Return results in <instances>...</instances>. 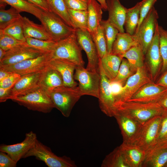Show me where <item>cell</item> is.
I'll return each instance as SVG.
<instances>
[{
	"label": "cell",
	"instance_id": "ac0fdd59",
	"mask_svg": "<svg viewBox=\"0 0 167 167\" xmlns=\"http://www.w3.org/2000/svg\"><path fill=\"white\" fill-rule=\"evenodd\" d=\"M158 26V24L153 39L145 55V60L152 79L156 77L160 70L161 71L162 65L160 49Z\"/></svg>",
	"mask_w": 167,
	"mask_h": 167
},
{
	"label": "cell",
	"instance_id": "e0dca14e",
	"mask_svg": "<svg viewBox=\"0 0 167 167\" xmlns=\"http://www.w3.org/2000/svg\"><path fill=\"white\" fill-rule=\"evenodd\" d=\"M42 70L21 76L11 88L10 99L40 88V81Z\"/></svg>",
	"mask_w": 167,
	"mask_h": 167
},
{
	"label": "cell",
	"instance_id": "9f6ffc18",
	"mask_svg": "<svg viewBox=\"0 0 167 167\" xmlns=\"http://www.w3.org/2000/svg\"><path fill=\"white\" fill-rule=\"evenodd\" d=\"M6 51L0 48V61L5 56Z\"/></svg>",
	"mask_w": 167,
	"mask_h": 167
},
{
	"label": "cell",
	"instance_id": "44dd1931",
	"mask_svg": "<svg viewBox=\"0 0 167 167\" xmlns=\"http://www.w3.org/2000/svg\"><path fill=\"white\" fill-rule=\"evenodd\" d=\"M119 147L128 167H142L146 156L145 151L135 144L124 142Z\"/></svg>",
	"mask_w": 167,
	"mask_h": 167
},
{
	"label": "cell",
	"instance_id": "8d00e7d4",
	"mask_svg": "<svg viewBox=\"0 0 167 167\" xmlns=\"http://www.w3.org/2000/svg\"><path fill=\"white\" fill-rule=\"evenodd\" d=\"M100 24L104 29L107 42L108 53H111L113 44L119 31L108 19L102 20Z\"/></svg>",
	"mask_w": 167,
	"mask_h": 167
},
{
	"label": "cell",
	"instance_id": "6da1fadb",
	"mask_svg": "<svg viewBox=\"0 0 167 167\" xmlns=\"http://www.w3.org/2000/svg\"><path fill=\"white\" fill-rule=\"evenodd\" d=\"M115 112L116 110L122 111L143 124L152 118L161 115L165 109L157 102L129 101L118 103L115 104Z\"/></svg>",
	"mask_w": 167,
	"mask_h": 167
},
{
	"label": "cell",
	"instance_id": "4316f807",
	"mask_svg": "<svg viewBox=\"0 0 167 167\" xmlns=\"http://www.w3.org/2000/svg\"><path fill=\"white\" fill-rule=\"evenodd\" d=\"M24 34L26 38L31 37L42 40H51L44 26L35 23L26 17H22Z\"/></svg>",
	"mask_w": 167,
	"mask_h": 167
},
{
	"label": "cell",
	"instance_id": "f35d334b",
	"mask_svg": "<svg viewBox=\"0 0 167 167\" xmlns=\"http://www.w3.org/2000/svg\"><path fill=\"white\" fill-rule=\"evenodd\" d=\"M22 17L19 19L0 31L9 35L21 41L26 42L23 31Z\"/></svg>",
	"mask_w": 167,
	"mask_h": 167
},
{
	"label": "cell",
	"instance_id": "4fadbf2b",
	"mask_svg": "<svg viewBox=\"0 0 167 167\" xmlns=\"http://www.w3.org/2000/svg\"><path fill=\"white\" fill-rule=\"evenodd\" d=\"M161 115L155 116L143 125L139 136L135 144L147 153L155 145L161 121Z\"/></svg>",
	"mask_w": 167,
	"mask_h": 167
},
{
	"label": "cell",
	"instance_id": "f5cc1de1",
	"mask_svg": "<svg viewBox=\"0 0 167 167\" xmlns=\"http://www.w3.org/2000/svg\"><path fill=\"white\" fill-rule=\"evenodd\" d=\"M157 102L162 107L167 109V92Z\"/></svg>",
	"mask_w": 167,
	"mask_h": 167
},
{
	"label": "cell",
	"instance_id": "ab89813d",
	"mask_svg": "<svg viewBox=\"0 0 167 167\" xmlns=\"http://www.w3.org/2000/svg\"><path fill=\"white\" fill-rule=\"evenodd\" d=\"M158 29L160 49L162 60L161 72L163 73L167 71V30L159 25Z\"/></svg>",
	"mask_w": 167,
	"mask_h": 167
},
{
	"label": "cell",
	"instance_id": "7bdbcfd3",
	"mask_svg": "<svg viewBox=\"0 0 167 167\" xmlns=\"http://www.w3.org/2000/svg\"><path fill=\"white\" fill-rule=\"evenodd\" d=\"M161 121L159 131L154 147L156 145L167 144V109L161 115Z\"/></svg>",
	"mask_w": 167,
	"mask_h": 167
},
{
	"label": "cell",
	"instance_id": "277c9868",
	"mask_svg": "<svg viewBox=\"0 0 167 167\" xmlns=\"http://www.w3.org/2000/svg\"><path fill=\"white\" fill-rule=\"evenodd\" d=\"M75 31L67 38L57 42L51 52L52 59L62 58L70 61L77 66H84L82 49L77 42Z\"/></svg>",
	"mask_w": 167,
	"mask_h": 167
},
{
	"label": "cell",
	"instance_id": "8fae6325",
	"mask_svg": "<svg viewBox=\"0 0 167 167\" xmlns=\"http://www.w3.org/2000/svg\"><path fill=\"white\" fill-rule=\"evenodd\" d=\"M51 59V53H44L34 58L11 65H0V67L22 76L42 70L48 65L49 61Z\"/></svg>",
	"mask_w": 167,
	"mask_h": 167
},
{
	"label": "cell",
	"instance_id": "2e32d148",
	"mask_svg": "<svg viewBox=\"0 0 167 167\" xmlns=\"http://www.w3.org/2000/svg\"><path fill=\"white\" fill-rule=\"evenodd\" d=\"M37 140L36 134L30 131L25 134L24 139L20 143L11 145H1L0 151L6 153L17 162L20 159L23 158L33 147Z\"/></svg>",
	"mask_w": 167,
	"mask_h": 167
},
{
	"label": "cell",
	"instance_id": "f546056e",
	"mask_svg": "<svg viewBox=\"0 0 167 167\" xmlns=\"http://www.w3.org/2000/svg\"><path fill=\"white\" fill-rule=\"evenodd\" d=\"M141 4V1L127 10L124 26L126 32L131 35L135 34L138 24Z\"/></svg>",
	"mask_w": 167,
	"mask_h": 167
},
{
	"label": "cell",
	"instance_id": "ee69618b",
	"mask_svg": "<svg viewBox=\"0 0 167 167\" xmlns=\"http://www.w3.org/2000/svg\"><path fill=\"white\" fill-rule=\"evenodd\" d=\"M156 1L157 0H143L141 1L139 21L136 31L142 22L154 7V5Z\"/></svg>",
	"mask_w": 167,
	"mask_h": 167
},
{
	"label": "cell",
	"instance_id": "ffe728a7",
	"mask_svg": "<svg viewBox=\"0 0 167 167\" xmlns=\"http://www.w3.org/2000/svg\"><path fill=\"white\" fill-rule=\"evenodd\" d=\"M48 65L57 70L62 78L64 86L69 87L77 86V83L74 78V72L77 65L68 60L62 58H52Z\"/></svg>",
	"mask_w": 167,
	"mask_h": 167
},
{
	"label": "cell",
	"instance_id": "9a60e30c",
	"mask_svg": "<svg viewBox=\"0 0 167 167\" xmlns=\"http://www.w3.org/2000/svg\"><path fill=\"white\" fill-rule=\"evenodd\" d=\"M44 54L28 44L17 46L6 51L0 65L14 64L25 60L34 58Z\"/></svg>",
	"mask_w": 167,
	"mask_h": 167
},
{
	"label": "cell",
	"instance_id": "30bf717a",
	"mask_svg": "<svg viewBox=\"0 0 167 167\" xmlns=\"http://www.w3.org/2000/svg\"><path fill=\"white\" fill-rule=\"evenodd\" d=\"M152 82L144 66L138 68L136 72L127 79L121 92L115 98V105L119 102L128 101L140 88Z\"/></svg>",
	"mask_w": 167,
	"mask_h": 167
},
{
	"label": "cell",
	"instance_id": "8992f818",
	"mask_svg": "<svg viewBox=\"0 0 167 167\" xmlns=\"http://www.w3.org/2000/svg\"><path fill=\"white\" fill-rule=\"evenodd\" d=\"M33 156L44 162L49 167H75V162L66 156H59L54 153L51 149L37 139L33 147L23 158Z\"/></svg>",
	"mask_w": 167,
	"mask_h": 167
},
{
	"label": "cell",
	"instance_id": "f6af8a7d",
	"mask_svg": "<svg viewBox=\"0 0 167 167\" xmlns=\"http://www.w3.org/2000/svg\"><path fill=\"white\" fill-rule=\"evenodd\" d=\"M67 8L77 10H87L89 0H64Z\"/></svg>",
	"mask_w": 167,
	"mask_h": 167
},
{
	"label": "cell",
	"instance_id": "74e56055",
	"mask_svg": "<svg viewBox=\"0 0 167 167\" xmlns=\"http://www.w3.org/2000/svg\"><path fill=\"white\" fill-rule=\"evenodd\" d=\"M26 42L30 46L43 53H51L57 42L50 40H42L31 37L26 38Z\"/></svg>",
	"mask_w": 167,
	"mask_h": 167
},
{
	"label": "cell",
	"instance_id": "603a6c76",
	"mask_svg": "<svg viewBox=\"0 0 167 167\" xmlns=\"http://www.w3.org/2000/svg\"><path fill=\"white\" fill-rule=\"evenodd\" d=\"M167 163V144L156 145L146 153L142 167H164Z\"/></svg>",
	"mask_w": 167,
	"mask_h": 167
},
{
	"label": "cell",
	"instance_id": "7a4b0ae2",
	"mask_svg": "<svg viewBox=\"0 0 167 167\" xmlns=\"http://www.w3.org/2000/svg\"><path fill=\"white\" fill-rule=\"evenodd\" d=\"M54 105L66 117L69 116L74 105L82 96L78 86H62L48 92Z\"/></svg>",
	"mask_w": 167,
	"mask_h": 167
},
{
	"label": "cell",
	"instance_id": "d4e9b609",
	"mask_svg": "<svg viewBox=\"0 0 167 167\" xmlns=\"http://www.w3.org/2000/svg\"><path fill=\"white\" fill-rule=\"evenodd\" d=\"M139 44L134 36L126 32H119L114 42L111 53L122 58V55L131 47Z\"/></svg>",
	"mask_w": 167,
	"mask_h": 167
},
{
	"label": "cell",
	"instance_id": "5b68a950",
	"mask_svg": "<svg viewBox=\"0 0 167 167\" xmlns=\"http://www.w3.org/2000/svg\"><path fill=\"white\" fill-rule=\"evenodd\" d=\"M39 20L51 40L56 42L67 38L75 30L51 11H43Z\"/></svg>",
	"mask_w": 167,
	"mask_h": 167
},
{
	"label": "cell",
	"instance_id": "836d02e7",
	"mask_svg": "<svg viewBox=\"0 0 167 167\" xmlns=\"http://www.w3.org/2000/svg\"><path fill=\"white\" fill-rule=\"evenodd\" d=\"M102 167H128L120 150L119 147L107 155L101 164Z\"/></svg>",
	"mask_w": 167,
	"mask_h": 167
},
{
	"label": "cell",
	"instance_id": "52a82bcc",
	"mask_svg": "<svg viewBox=\"0 0 167 167\" xmlns=\"http://www.w3.org/2000/svg\"><path fill=\"white\" fill-rule=\"evenodd\" d=\"M74 78L79 82L78 87L82 96L89 95L98 98L101 76L99 71H93L77 66Z\"/></svg>",
	"mask_w": 167,
	"mask_h": 167
},
{
	"label": "cell",
	"instance_id": "484cf974",
	"mask_svg": "<svg viewBox=\"0 0 167 167\" xmlns=\"http://www.w3.org/2000/svg\"><path fill=\"white\" fill-rule=\"evenodd\" d=\"M122 58L108 53L100 58L99 61L104 73L110 82L116 76Z\"/></svg>",
	"mask_w": 167,
	"mask_h": 167
},
{
	"label": "cell",
	"instance_id": "11a10c76",
	"mask_svg": "<svg viewBox=\"0 0 167 167\" xmlns=\"http://www.w3.org/2000/svg\"><path fill=\"white\" fill-rule=\"evenodd\" d=\"M101 5L102 9L105 11L107 10V7L106 0H96Z\"/></svg>",
	"mask_w": 167,
	"mask_h": 167
},
{
	"label": "cell",
	"instance_id": "7c38bea8",
	"mask_svg": "<svg viewBox=\"0 0 167 167\" xmlns=\"http://www.w3.org/2000/svg\"><path fill=\"white\" fill-rule=\"evenodd\" d=\"M75 35L79 45L85 52L88 59L87 69L99 71L100 58L95 45L88 30L75 29Z\"/></svg>",
	"mask_w": 167,
	"mask_h": 167
},
{
	"label": "cell",
	"instance_id": "d6986e66",
	"mask_svg": "<svg viewBox=\"0 0 167 167\" xmlns=\"http://www.w3.org/2000/svg\"><path fill=\"white\" fill-rule=\"evenodd\" d=\"M166 92L167 88L152 82L140 88L128 101L145 103L157 102Z\"/></svg>",
	"mask_w": 167,
	"mask_h": 167
},
{
	"label": "cell",
	"instance_id": "3957f363",
	"mask_svg": "<svg viewBox=\"0 0 167 167\" xmlns=\"http://www.w3.org/2000/svg\"><path fill=\"white\" fill-rule=\"evenodd\" d=\"M11 100L28 109L44 113L50 112L54 108L48 93L41 88Z\"/></svg>",
	"mask_w": 167,
	"mask_h": 167
},
{
	"label": "cell",
	"instance_id": "f1b7e54d",
	"mask_svg": "<svg viewBox=\"0 0 167 167\" xmlns=\"http://www.w3.org/2000/svg\"><path fill=\"white\" fill-rule=\"evenodd\" d=\"M144 56L142 48L139 44L130 48L122 57L127 59L131 70L135 73L138 68L144 67Z\"/></svg>",
	"mask_w": 167,
	"mask_h": 167
},
{
	"label": "cell",
	"instance_id": "816d5d0a",
	"mask_svg": "<svg viewBox=\"0 0 167 167\" xmlns=\"http://www.w3.org/2000/svg\"><path fill=\"white\" fill-rule=\"evenodd\" d=\"M156 84L158 85L167 88V71L163 73Z\"/></svg>",
	"mask_w": 167,
	"mask_h": 167
},
{
	"label": "cell",
	"instance_id": "5bb4252c",
	"mask_svg": "<svg viewBox=\"0 0 167 167\" xmlns=\"http://www.w3.org/2000/svg\"><path fill=\"white\" fill-rule=\"evenodd\" d=\"M101 82L99 103L101 111L107 116L114 117L115 113V101L113 94L110 81L105 74L99 61Z\"/></svg>",
	"mask_w": 167,
	"mask_h": 167
},
{
	"label": "cell",
	"instance_id": "1f68e13d",
	"mask_svg": "<svg viewBox=\"0 0 167 167\" xmlns=\"http://www.w3.org/2000/svg\"><path fill=\"white\" fill-rule=\"evenodd\" d=\"M67 10L73 28L75 29L88 30V10H77L68 8Z\"/></svg>",
	"mask_w": 167,
	"mask_h": 167
},
{
	"label": "cell",
	"instance_id": "bcb514c9",
	"mask_svg": "<svg viewBox=\"0 0 167 167\" xmlns=\"http://www.w3.org/2000/svg\"><path fill=\"white\" fill-rule=\"evenodd\" d=\"M21 76L19 74L12 73L0 81V87L4 88H12Z\"/></svg>",
	"mask_w": 167,
	"mask_h": 167
},
{
	"label": "cell",
	"instance_id": "ba28073f",
	"mask_svg": "<svg viewBox=\"0 0 167 167\" xmlns=\"http://www.w3.org/2000/svg\"><path fill=\"white\" fill-rule=\"evenodd\" d=\"M157 12L153 7L133 35L141 46L144 55L152 42L158 24Z\"/></svg>",
	"mask_w": 167,
	"mask_h": 167
},
{
	"label": "cell",
	"instance_id": "b9f144b4",
	"mask_svg": "<svg viewBox=\"0 0 167 167\" xmlns=\"http://www.w3.org/2000/svg\"><path fill=\"white\" fill-rule=\"evenodd\" d=\"M28 44L26 42L18 40L0 31V48L6 51L19 46Z\"/></svg>",
	"mask_w": 167,
	"mask_h": 167
},
{
	"label": "cell",
	"instance_id": "60d3db41",
	"mask_svg": "<svg viewBox=\"0 0 167 167\" xmlns=\"http://www.w3.org/2000/svg\"><path fill=\"white\" fill-rule=\"evenodd\" d=\"M134 73L131 70L127 59L123 58L117 75L111 82H119L123 84L125 80Z\"/></svg>",
	"mask_w": 167,
	"mask_h": 167
},
{
	"label": "cell",
	"instance_id": "d590c367",
	"mask_svg": "<svg viewBox=\"0 0 167 167\" xmlns=\"http://www.w3.org/2000/svg\"><path fill=\"white\" fill-rule=\"evenodd\" d=\"M5 8L0 7V30L4 29L22 16L20 12L12 7L7 10Z\"/></svg>",
	"mask_w": 167,
	"mask_h": 167
},
{
	"label": "cell",
	"instance_id": "9c48e42d",
	"mask_svg": "<svg viewBox=\"0 0 167 167\" xmlns=\"http://www.w3.org/2000/svg\"><path fill=\"white\" fill-rule=\"evenodd\" d=\"M113 117L121 130L123 142L135 144L139 136L143 124L121 110H116Z\"/></svg>",
	"mask_w": 167,
	"mask_h": 167
},
{
	"label": "cell",
	"instance_id": "c3c4849f",
	"mask_svg": "<svg viewBox=\"0 0 167 167\" xmlns=\"http://www.w3.org/2000/svg\"><path fill=\"white\" fill-rule=\"evenodd\" d=\"M26 0L34 4L44 11H51L49 5L46 0Z\"/></svg>",
	"mask_w": 167,
	"mask_h": 167
},
{
	"label": "cell",
	"instance_id": "6f0895ef",
	"mask_svg": "<svg viewBox=\"0 0 167 167\" xmlns=\"http://www.w3.org/2000/svg\"><path fill=\"white\" fill-rule=\"evenodd\" d=\"M164 167H167V163H166V164L165 165Z\"/></svg>",
	"mask_w": 167,
	"mask_h": 167
},
{
	"label": "cell",
	"instance_id": "f907efd6",
	"mask_svg": "<svg viewBox=\"0 0 167 167\" xmlns=\"http://www.w3.org/2000/svg\"><path fill=\"white\" fill-rule=\"evenodd\" d=\"M11 88H4L0 87V103L5 102L7 100L10 99V90Z\"/></svg>",
	"mask_w": 167,
	"mask_h": 167
},
{
	"label": "cell",
	"instance_id": "cb8c5ba5",
	"mask_svg": "<svg viewBox=\"0 0 167 167\" xmlns=\"http://www.w3.org/2000/svg\"><path fill=\"white\" fill-rule=\"evenodd\" d=\"M40 85L48 92L56 87L64 86V83L60 73L48 65L42 71Z\"/></svg>",
	"mask_w": 167,
	"mask_h": 167
},
{
	"label": "cell",
	"instance_id": "7402d4cb",
	"mask_svg": "<svg viewBox=\"0 0 167 167\" xmlns=\"http://www.w3.org/2000/svg\"><path fill=\"white\" fill-rule=\"evenodd\" d=\"M109 16L107 19L119 32H124V26L127 8L119 0H106Z\"/></svg>",
	"mask_w": 167,
	"mask_h": 167
},
{
	"label": "cell",
	"instance_id": "e575fe53",
	"mask_svg": "<svg viewBox=\"0 0 167 167\" xmlns=\"http://www.w3.org/2000/svg\"><path fill=\"white\" fill-rule=\"evenodd\" d=\"M95 45L100 58L107 53V45L103 28L100 24L97 29L90 34Z\"/></svg>",
	"mask_w": 167,
	"mask_h": 167
},
{
	"label": "cell",
	"instance_id": "83f0119b",
	"mask_svg": "<svg viewBox=\"0 0 167 167\" xmlns=\"http://www.w3.org/2000/svg\"><path fill=\"white\" fill-rule=\"evenodd\" d=\"M102 8L96 0H89L88 31L91 34L95 32L102 20Z\"/></svg>",
	"mask_w": 167,
	"mask_h": 167
},
{
	"label": "cell",
	"instance_id": "681fc988",
	"mask_svg": "<svg viewBox=\"0 0 167 167\" xmlns=\"http://www.w3.org/2000/svg\"><path fill=\"white\" fill-rule=\"evenodd\" d=\"M110 84L112 92L115 99V98L121 92L123 85L122 83L113 82H110Z\"/></svg>",
	"mask_w": 167,
	"mask_h": 167
},
{
	"label": "cell",
	"instance_id": "d6a6232c",
	"mask_svg": "<svg viewBox=\"0 0 167 167\" xmlns=\"http://www.w3.org/2000/svg\"><path fill=\"white\" fill-rule=\"evenodd\" d=\"M51 11L62 19L68 25L72 27L67 8L64 0H46Z\"/></svg>",
	"mask_w": 167,
	"mask_h": 167
},
{
	"label": "cell",
	"instance_id": "7dc6e473",
	"mask_svg": "<svg viewBox=\"0 0 167 167\" xmlns=\"http://www.w3.org/2000/svg\"><path fill=\"white\" fill-rule=\"evenodd\" d=\"M17 163L7 153L0 151V167H15Z\"/></svg>",
	"mask_w": 167,
	"mask_h": 167
},
{
	"label": "cell",
	"instance_id": "4dcf8cb0",
	"mask_svg": "<svg viewBox=\"0 0 167 167\" xmlns=\"http://www.w3.org/2000/svg\"><path fill=\"white\" fill-rule=\"evenodd\" d=\"M10 5L20 12H25L30 13L39 19L43 11L34 4L25 0H0Z\"/></svg>",
	"mask_w": 167,
	"mask_h": 167
},
{
	"label": "cell",
	"instance_id": "db71d44e",
	"mask_svg": "<svg viewBox=\"0 0 167 167\" xmlns=\"http://www.w3.org/2000/svg\"><path fill=\"white\" fill-rule=\"evenodd\" d=\"M13 72L0 67V81L11 74Z\"/></svg>",
	"mask_w": 167,
	"mask_h": 167
}]
</instances>
